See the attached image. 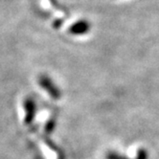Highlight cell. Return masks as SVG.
<instances>
[{
	"label": "cell",
	"mask_w": 159,
	"mask_h": 159,
	"mask_svg": "<svg viewBox=\"0 0 159 159\" xmlns=\"http://www.w3.org/2000/svg\"><path fill=\"white\" fill-rule=\"evenodd\" d=\"M39 85L46 92L52 99L54 100H60L61 97V91L59 88V86L57 85L53 80L45 74L39 75L38 79Z\"/></svg>",
	"instance_id": "obj_1"
},
{
	"label": "cell",
	"mask_w": 159,
	"mask_h": 159,
	"mask_svg": "<svg viewBox=\"0 0 159 159\" xmlns=\"http://www.w3.org/2000/svg\"><path fill=\"white\" fill-rule=\"evenodd\" d=\"M23 108L25 111L24 116V124L31 125L36 118L37 114V104L36 101L31 97H27L23 101Z\"/></svg>",
	"instance_id": "obj_2"
},
{
	"label": "cell",
	"mask_w": 159,
	"mask_h": 159,
	"mask_svg": "<svg viewBox=\"0 0 159 159\" xmlns=\"http://www.w3.org/2000/svg\"><path fill=\"white\" fill-rule=\"evenodd\" d=\"M91 30V23L87 19H79L69 27L68 32L73 36H84Z\"/></svg>",
	"instance_id": "obj_3"
},
{
	"label": "cell",
	"mask_w": 159,
	"mask_h": 159,
	"mask_svg": "<svg viewBox=\"0 0 159 159\" xmlns=\"http://www.w3.org/2000/svg\"><path fill=\"white\" fill-rule=\"evenodd\" d=\"M56 126H57L56 119H54V118L49 119L47 121V123L45 124V127H44L45 133H46V134H51L54 131V129H56Z\"/></svg>",
	"instance_id": "obj_4"
},
{
	"label": "cell",
	"mask_w": 159,
	"mask_h": 159,
	"mask_svg": "<svg viewBox=\"0 0 159 159\" xmlns=\"http://www.w3.org/2000/svg\"><path fill=\"white\" fill-rule=\"evenodd\" d=\"M107 159H129V158L122 155V154H119L117 152H110L107 154Z\"/></svg>",
	"instance_id": "obj_5"
},
{
	"label": "cell",
	"mask_w": 159,
	"mask_h": 159,
	"mask_svg": "<svg viewBox=\"0 0 159 159\" xmlns=\"http://www.w3.org/2000/svg\"><path fill=\"white\" fill-rule=\"evenodd\" d=\"M136 159H149V152H148L145 149L138 150L137 155H136Z\"/></svg>",
	"instance_id": "obj_6"
}]
</instances>
